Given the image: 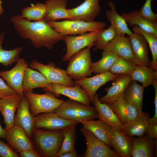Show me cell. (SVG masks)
I'll return each mask as SVG.
<instances>
[{
	"label": "cell",
	"instance_id": "5b68a950",
	"mask_svg": "<svg viewBox=\"0 0 157 157\" xmlns=\"http://www.w3.org/2000/svg\"><path fill=\"white\" fill-rule=\"evenodd\" d=\"M94 46L90 45L76 53L69 60L66 70L72 79L79 80L88 77L92 72L90 48Z\"/></svg>",
	"mask_w": 157,
	"mask_h": 157
},
{
	"label": "cell",
	"instance_id": "d4e9b609",
	"mask_svg": "<svg viewBox=\"0 0 157 157\" xmlns=\"http://www.w3.org/2000/svg\"><path fill=\"white\" fill-rule=\"evenodd\" d=\"M148 113L142 111L139 112L137 117L133 120L123 125L120 131L123 134L130 138L135 136H143L145 133L149 124Z\"/></svg>",
	"mask_w": 157,
	"mask_h": 157
},
{
	"label": "cell",
	"instance_id": "4316f807",
	"mask_svg": "<svg viewBox=\"0 0 157 157\" xmlns=\"http://www.w3.org/2000/svg\"><path fill=\"white\" fill-rule=\"evenodd\" d=\"M121 15L129 25H137L143 30L157 36V23L143 17L140 14L139 10H134L128 13H122Z\"/></svg>",
	"mask_w": 157,
	"mask_h": 157
},
{
	"label": "cell",
	"instance_id": "4dcf8cb0",
	"mask_svg": "<svg viewBox=\"0 0 157 157\" xmlns=\"http://www.w3.org/2000/svg\"><path fill=\"white\" fill-rule=\"evenodd\" d=\"M130 76L131 81L140 82L145 88L157 80V70L150 67L137 65Z\"/></svg>",
	"mask_w": 157,
	"mask_h": 157
},
{
	"label": "cell",
	"instance_id": "5bb4252c",
	"mask_svg": "<svg viewBox=\"0 0 157 157\" xmlns=\"http://www.w3.org/2000/svg\"><path fill=\"white\" fill-rule=\"evenodd\" d=\"M5 139L12 149L18 154L24 150L35 149L31 139L24 130L16 125L6 131Z\"/></svg>",
	"mask_w": 157,
	"mask_h": 157
},
{
	"label": "cell",
	"instance_id": "30bf717a",
	"mask_svg": "<svg viewBox=\"0 0 157 157\" xmlns=\"http://www.w3.org/2000/svg\"><path fill=\"white\" fill-rule=\"evenodd\" d=\"M99 31L75 36L66 35L63 40L65 43L66 51L62 59L66 61L74 54L88 46L93 44Z\"/></svg>",
	"mask_w": 157,
	"mask_h": 157
},
{
	"label": "cell",
	"instance_id": "7bdbcfd3",
	"mask_svg": "<svg viewBox=\"0 0 157 157\" xmlns=\"http://www.w3.org/2000/svg\"><path fill=\"white\" fill-rule=\"evenodd\" d=\"M154 87L155 93L154 103L155 114L153 117L149 119V124H157V80H154L152 84Z\"/></svg>",
	"mask_w": 157,
	"mask_h": 157
},
{
	"label": "cell",
	"instance_id": "4fadbf2b",
	"mask_svg": "<svg viewBox=\"0 0 157 157\" xmlns=\"http://www.w3.org/2000/svg\"><path fill=\"white\" fill-rule=\"evenodd\" d=\"M99 0H85L76 8L67 9L68 20L94 21L101 11Z\"/></svg>",
	"mask_w": 157,
	"mask_h": 157
},
{
	"label": "cell",
	"instance_id": "f546056e",
	"mask_svg": "<svg viewBox=\"0 0 157 157\" xmlns=\"http://www.w3.org/2000/svg\"><path fill=\"white\" fill-rule=\"evenodd\" d=\"M109 6L110 10L106 11V18L110 22V25L115 28L117 35L126 34L129 36L131 35L132 32L128 27L124 18L117 12L114 3L111 1H109Z\"/></svg>",
	"mask_w": 157,
	"mask_h": 157
},
{
	"label": "cell",
	"instance_id": "9c48e42d",
	"mask_svg": "<svg viewBox=\"0 0 157 157\" xmlns=\"http://www.w3.org/2000/svg\"><path fill=\"white\" fill-rule=\"evenodd\" d=\"M42 90L51 92L57 97L60 95L65 96L71 99L86 105L90 106L92 102L87 92L77 84L70 86L51 83Z\"/></svg>",
	"mask_w": 157,
	"mask_h": 157
},
{
	"label": "cell",
	"instance_id": "ac0fdd59",
	"mask_svg": "<svg viewBox=\"0 0 157 157\" xmlns=\"http://www.w3.org/2000/svg\"><path fill=\"white\" fill-rule=\"evenodd\" d=\"M80 123L109 147L113 148L114 131L111 126L99 119L97 120L92 119L82 121Z\"/></svg>",
	"mask_w": 157,
	"mask_h": 157
},
{
	"label": "cell",
	"instance_id": "484cf974",
	"mask_svg": "<svg viewBox=\"0 0 157 157\" xmlns=\"http://www.w3.org/2000/svg\"><path fill=\"white\" fill-rule=\"evenodd\" d=\"M45 4L46 11L43 19L46 21L69 18L66 0H47L45 1Z\"/></svg>",
	"mask_w": 157,
	"mask_h": 157
},
{
	"label": "cell",
	"instance_id": "277c9868",
	"mask_svg": "<svg viewBox=\"0 0 157 157\" xmlns=\"http://www.w3.org/2000/svg\"><path fill=\"white\" fill-rule=\"evenodd\" d=\"M57 33L64 36L69 35L83 34L88 32L99 31L106 26L103 22H86L80 20L67 19L62 21L47 22Z\"/></svg>",
	"mask_w": 157,
	"mask_h": 157
},
{
	"label": "cell",
	"instance_id": "8fae6325",
	"mask_svg": "<svg viewBox=\"0 0 157 157\" xmlns=\"http://www.w3.org/2000/svg\"><path fill=\"white\" fill-rule=\"evenodd\" d=\"M79 123L64 119L53 111L41 113L34 117L35 128L51 130L64 129L73 124Z\"/></svg>",
	"mask_w": 157,
	"mask_h": 157
},
{
	"label": "cell",
	"instance_id": "7402d4cb",
	"mask_svg": "<svg viewBox=\"0 0 157 157\" xmlns=\"http://www.w3.org/2000/svg\"><path fill=\"white\" fill-rule=\"evenodd\" d=\"M99 95L96 93L92 102L97 112L98 118L111 126L114 129L120 131L123 125L109 106L99 101Z\"/></svg>",
	"mask_w": 157,
	"mask_h": 157
},
{
	"label": "cell",
	"instance_id": "cb8c5ba5",
	"mask_svg": "<svg viewBox=\"0 0 157 157\" xmlns=\"http://www.w3.org/2000/svg\"><path fill=\"white\" fill-rule=\"evenodd\" d=\"M107 104L117 115L123 125L135 119L139 113L124 97Z\"/></svg>",
	"mask_w": 157,
	"mask_h": 157
},
{
	"label": "cell",
	"instance_id": "bcb514c9",
	"mask_svg": "<svg viewBox=\"0 0 157 157\" xmlns=\"http://www.w3.org/2000/svg\"><path fill=\"white\" fill-rule=\"evenodd\" d=\"M79 157L77 152L75 149L72 151L65 153L62 155L60 157Z\"/></svg>",
	"mask_w": 157,
	"mask_h": 157
},
{
	"label": "cell",
	"instance_id": "74e56055",
	"mask_svg": "<svg viewBox=\"0 0 157 157\" xmlns=\"http://www.w3.org/2000/svg\"><path fill=\"white\" fill-rule=\"evenodd\" d=\"M46 11L45 4L38 3L35 5L24 8L22 10L21 15L29 21H38L43 19Z\"/></svg>",
	"mask_w": 157,
	"mask_h": 157
},
{
	"label": "cell",
	"instance_id": "3957f363",
	"mask_svg": "<svg viewBox=\"0 0 157 157\" xmlns=\"http://www.w3.org/2000/svg\"><path fill=\"white\" fill-rule=\"evenodd\" d=\"M53 112L64 119L79 123L98 118L94 107L86 105L70 99L64 101Z\"/></svg>",
	"mask_w": 157,
	"mask_h": 157
},
{
	"label": "cell",
	"instance_id": "83f0119b",
	"mask_svg": "<svg viewBox=\"0 0 157 157\" xmlns=\"http://www.w3.org/2000/svg\"><path fill=\"white\" fill-rule=\"evenodd\" d=\"M50 83L41 73L27 67L26 69L22 83L24 92L31 91L33 89L47 86Z\"/></svg>",
	"mask_w": 157,
	"mask_h": 157
},
{
	"label": "cell",
	"instance_id": "52a82bcc",
	"mask_svg": "<svg viewBox=\"0 0 157 157\" xmlns=\"http://www.w3.org/2000/svg\"><path fill=\"white\" fill-rule=\"evenodd\" d=\"M33 69H36L42 74L51 83L72 86L76 84L68 75L66 70L56 67L54 62L43 64L36 60H32L29 64Z\"/></svg>",
	"mask_w": 157,
	"mask_h": 157
},
{
	"label": "cell",
	"instance_id": "9a60e30c",
	"mask_svg": "<svg viewBox=\"0 0 157 157\" xmlns=\"http://www.w3.org/2000/svg\"><path fill=\"white\" fill-rule=\"evenodd\" d=\"M120 74H114L109 71L99 73L92 77L75 80V84L80 85L87 92L92 102L98 90L106 83L113 81Z\"/></svg>",
	"mask_w": 157,
	"mask_h": 157
},
{
	"label": "cell",
	"instance_id": "f1b7e54d",
	"mask_svg": "<svg viewBox=\"0 0 157 157\" xmlns=\"http://www.w3.org/2000/svg\"><path fill=\"white\" fill-rule=\"evenodd\" d=\"M145 88L137 81H131L127 87L124 94V98L135 107L139 112L142 111L144 89Z\"/></svg>",
	"mask_w": 157,
	"mask_h": 157
},
{
	"label": "cell",
	"instance_id": "d6a6232c",
	"mask_svg": "<svg viewBox=\"0 0 157 157\" xmlns=\"http://www.w3.org/2000/svg\"><path fill=\"white\" fill-rule=\"evenodd\" d=\"M4 35V32L0 34V63L7 67L17 61L19 58V55L23 50V48L18 47L9 50L3 49L2 44Z\"/></svg>",
	"mask_w": 157,
	"mask_h": 157
},
{
	"label": "cell",
	"instance_id": "7a4b0ae2",
	"mask_svg": "<svg viewBox=\"0 0 157 157\" xmlns=\"http://www.w3.org/2000/svg\"><path fill=\"white\" fill-rule=\"evenodd\" d=\"M66 129L51 130L35 128L31 139L35 149L41 157H56L61 146Z\"/></svg>",
	"mask_w": 157,
	"mask_h": 157
},
{
	"label": "cell",
	"instance_id": "c3c4849f",
	"mask_svg": "<svg viewBox=\"0 0 157 157\" xmlns=\"http://www.w3.org/2000/svg\"><path fill=\"white\" fill-rule=\"evenodd\" d=\"M2 0H0V16L1 15L4 11V9L2 6Z\"/></svg>",
	"mask_w": 157,
	"mask_h": 157
},
{
	"label": "cell",
	"instance_id": "ba28073f",
	"mask_svg": "<svg viewBox=\"0 0 157 157\" xmlns=\"http://www.w3.org/2000/svg\"><path fill=\"white\" fill-rule=\"evenodd\" d=\"M80 131L84 136L87 147L83 155L85 157H121L90 131L83 126Z\"/></svg>",
	"mask_w": 157,
	"mask_h": 157
},
{
	"label": "cell",
	"instance_id": "f35d334b",
	"mask_svg": "<svg viewBox=\"0 0 157 157\" xmlns=\"http://www.w3.org/2000/svg\"><path fill=\"white\" fill-rule=\"evenodd\" d=\"M137 66L130 61L119 57L109 71L114 74L130 75Z\"/></svg>",
	"mask_w": 157,
	"mask_h": 157
},
{
	"label": "cell",
	"instance_id": "e0dca14e",
	"mask_svg": "<svg viewBox=\"0 0 157 157\" xmlns=\"http://www.w3.org/2000/svg\"><path fill=\"white\" fill-rule=\"evenodd\" d=\"M113 81L110 87L105 89L106 94L99 98L101 102L108 104L124 97L125 91L131 79L130 75L120 74Z\"/></svg>",
	"mask_w": 157,
	"mask_h": 157
},
{
	"label": "cell",
	"instance_id": "6da1fadb",
	"mask_svg": "<svg viewBox=\"0 0 157 157\" xmlns=\"http://www.w3.org/2000/svg\"><path fill=\"white\" fill-rule=\"evenodd\" d=\"M11 21L20 37L29 40L35 48L44 47L51 50L55 44L63 40V36L56 32L44 19L32 22L18 15L13 16Z\"/></svg>",
	"mask_w": 157,
	"mask_h": 157
},
{
	"label": "cell",
	"instance_id": "ee69618b",
	"mask_svg": "<svg viewBox=\"0 0 157 157\" xmlns=\"http://www.w3.org/2000/svg\"><path fill=\"white\" fill-rule=\"evenodd\" d=\"M145 133L150 138L157 139V124H149Z\"/></svg>",
	"mask_w": 157,
	"mask_h": 157
},
{
	"label": "cell",
	"instance_id": "681fc988",
	"mask_svg": "<svg viewBox=\"0 0 157 157\" xmlns=\"http://www.w3.org/2000/svg\"><path fill=\"white\" fill-rule=\"evenodd\" d=\"M1 99L0 98V104L1 103Z\"/></svg>",
	"mask_w": 157,
	"mask_h": 157
},
{
	"label": "cell",
	"instance_id": "e575fe53",
	"mask_svg": "<svg viewBox=\"0 0 157 157\" xmlns=\"http://www.w3.org/2000/svg\"><path fill=\"white\" fill-rule=\"evenodd\" d=\"M133 33H139L145 38L152 54L150 67L157 70V36L141 28L137 25L133 26Z\"/></svg>",
	"mask_w": 157,
	"mask_h": 157
},
{
	"label": "cell",
	"instance_id": "60d3db41",
	"mask_svg": "<svg viewBox=\"0 0 157 157\" xmlns=\"http://www.w3.org/2000/svg\"><path fill=\"white\" fill-rule=\"evenodd\" d=\"M19 154L15 152L8 143L0 138V157H19Z\"/></svg>",
	"mask_w": 157,
	"mask_h": 157
},
{
	"label": "cell",
	"instance_id": "836d02e7",
	"mask_svg": "<svg viewBox=\"0 0 157 157\" xmlns=\"http://www.w3.org/2000/svg\"><path fill=\"white\" fill-rule=\"evenodd\" d=\"M119 57L113 52L103 50L101 58L98 61L92 63V72L99 74L109 71Z\"/></svg>",
	"mask_w": 157,
	"mask_h": 157
},
{
	"label": "cell",
	"instance_id": "2e32d148",
	"mask_svg": "<svg viewBox=\"0 0 157 157\" xmlns=\"http://www.w3.org/2000/svg\"><path fill=\"white\" fill-rule=\"evenodd\" d=\"M17 109L15 117L14 124L22 128L31 139L35 128L34 124V117L31 113L29 101L24 95L21 97Z\"/></svg>",
	"mask_w": 157,
	"mask_h": 157
},
{
	"label": "cell",
	"instance_id": "8992f818",
	"mask_svg": "<svg viewBox=\"0 0 157 157\" xmlns=\"http://www.w3.org/2000/svg\"><path fill=\"white\" fill-rule=\"evenodd\" d=\"M44 94H38L31 91L24 92V94L28 100L30 109L33 117L44 113L53 112L65 100L56 97L53 93L47 92Z\"/></svg>",
	"mask_w": 157,
	"mask_h": 157
},
{
	"label": "cell",
	"instance_id": "44dd1931",
	"mask_svg": "<svg viewBox=\"0 0 157 157\" xmlns=\"http://www.w3.org/2000/svg\"><path fill=\"white\" fill-rule=\"evenodd\" d=\"M21 97L18 94L6 96L1 99L0 112L4 119L6 131L14 124L15 113L20 102Z\"/></svg>",
	"mask_w": 157,
	"mask_h": 157
},
{
	"label": "cell",
	"instance_id": "d6986e66",
	"mask_svg": "<svg viewBox=\"0 0 157 157\" xmlns=\"http://www.w3.org/2000/svg\"><path fill=\"white\" fill-rule=\"evenodd\" d=\"M131 42L136 64L150 67L148 43L144 37L139 33H133L128 37Z\"/></svg>",
	"mask_w": 157,
	"mask_h": 157
},
{
	"label": "cell",
	"instance_id": "603a6c76",
	"mask_svg": "<svg viewBox=\"0 0 157 157\" xmlns=\"http://www.w3.org/2000/svg\"><path fill=\"white\" fill-rule=\"evenodd\" d=\"M131 156L133 157H152L154 156V149L157 143L147 135L131 138Z\"/></svg>",
	"mask_w": 157,
	"mask_h": 157
},
{
	"label": "cell",
	"instance_id": "ffe728a7",
	"mask_svg": "<svg viewBox=\"0 0 157 157\" xmlns=\"http://www.w3.org/2000/svg\"><path fill=\"white\" fill-rule=\"evenodd\" d=\"M103 50L113 52L119 57L136 64L131 42L128 37L124 35H117Z\"/></svg>",
	"mask_w": 157,
	"mask_h": 157
},
{
	"label": "cell",
	"instance_id": "d590c367",
	"mask_svg": "<svg viewBox=\"0 0 157 157\" xmlns=\"http://www.w3.org/2000/svg\"><path fill=\"white\" fill-rule=\"evenodd\" d=\"M77 124H73L65 129L61 146L56 157H60L62 155L75 149L76 140V126Z\"/></svg>",
	"mask_w": 157,
	"mask_h": 157
},
{
	"label": "cell",
	"instance_id": "7dc6e473",
	"mask_svg": "<svg viewBox=\"0 0 157 157\" xmlns=\"http://www.w3.org/2000/svg\"><path fill=\"white\" fill-rule=\"evenodd\" d=\"M6 131L3 129L1 126L0 124V138L5 139Z\"/></svg>",
	"mask_w": 157,
	"mask_h": 157
},
{
	"label": "cell",
	"instance_id": "b9f144b4",
	"mask_svg": "<svg viewBox=\"0 0 157 157\" xmlns=\"http://www.w3.org/2000/svg\"><path fill=\"white\" fill-rule=\"evenodd\" d=\"M18 94L6 84L0 78V98L2 99L6 96Z\"/></svg>",
	"mask_w": 157,
	"mask_h": 157
},
{
	"label": "cell",
	"instance_id": "f6af8a7d",
	"mask_svg": "<svg viewBox=\"0 0 157 157\" xmlns=\"http://www.w3.org/2000/svg\"><path fill=\"white\" fill-rule=\"evenodd\" d=\"M21 157H40L41 156L35 149H28L22 151L19 153Z\"/></svg>",
	"mask_w": 157,
	"mask_h": 157
},
{
	"label": "cell",
	"instance_id": "ab89813d",
	"mask_svg": "<svg viewBox=\"0 0 157 157\" xmlns=\"http://www.w3.org/2000/svg\"><path fill=\"white\" fill-rule=\"evenodd\" d=\"M152 0H146L141 9L139 10L140 14L145 19L157 23V14L152 11L151 7Z\"/></svg>",
	"mask_w": 157,
	"mask_h": 157
},
{
	"label": "cell",
	"instance_id": "8d00e7d4",
	"mask_svg": "<svg viewBox=\"0 0 157 157\" xmlns=\"http://www.w3.org/2000/svg\"><path fill=\"white\" fill-rule=\"evenodd\" d=\"M117 35V31L112 25L107 28H103L99 31L97 36L93 49L103 50L105 47L113 40Z\"/></svg>",
	"mask_w": 157,
	"mask_h": 157
},
{
	"label": "cell",
	"instance_id": "1f68e13d",
	"mask_svg": "<svg viewBox=\"0 0 157 157\" xmlns=\"http://www.w3.org/2000/svg\"><path fill=\"white\" fill-rule=\"evenodd\" d=\"M113 129V150L121 157H131V152L132 149L131 138Z\"/></svg>",
	"mask_w": 157,
	"mask_h": 157
},
{
	"label": "cell",
	"instance_id": "7c38bea8",
	"mask_svg": "<svg viewBox=\"0 0 157 157\" xmlns=\"http://www.w3.org/2000/svg\"><path fill=\"white\" fill-rule=\"evenodd\" d=\"M28 65L24 58H19L13 68L9 70L0 72V76L6 81L7 85L21 97L24 95L22 83L25 70Z\"/></svg>",
	"mask_w": 157,
	"mask_h": 157
}]
</instances>
